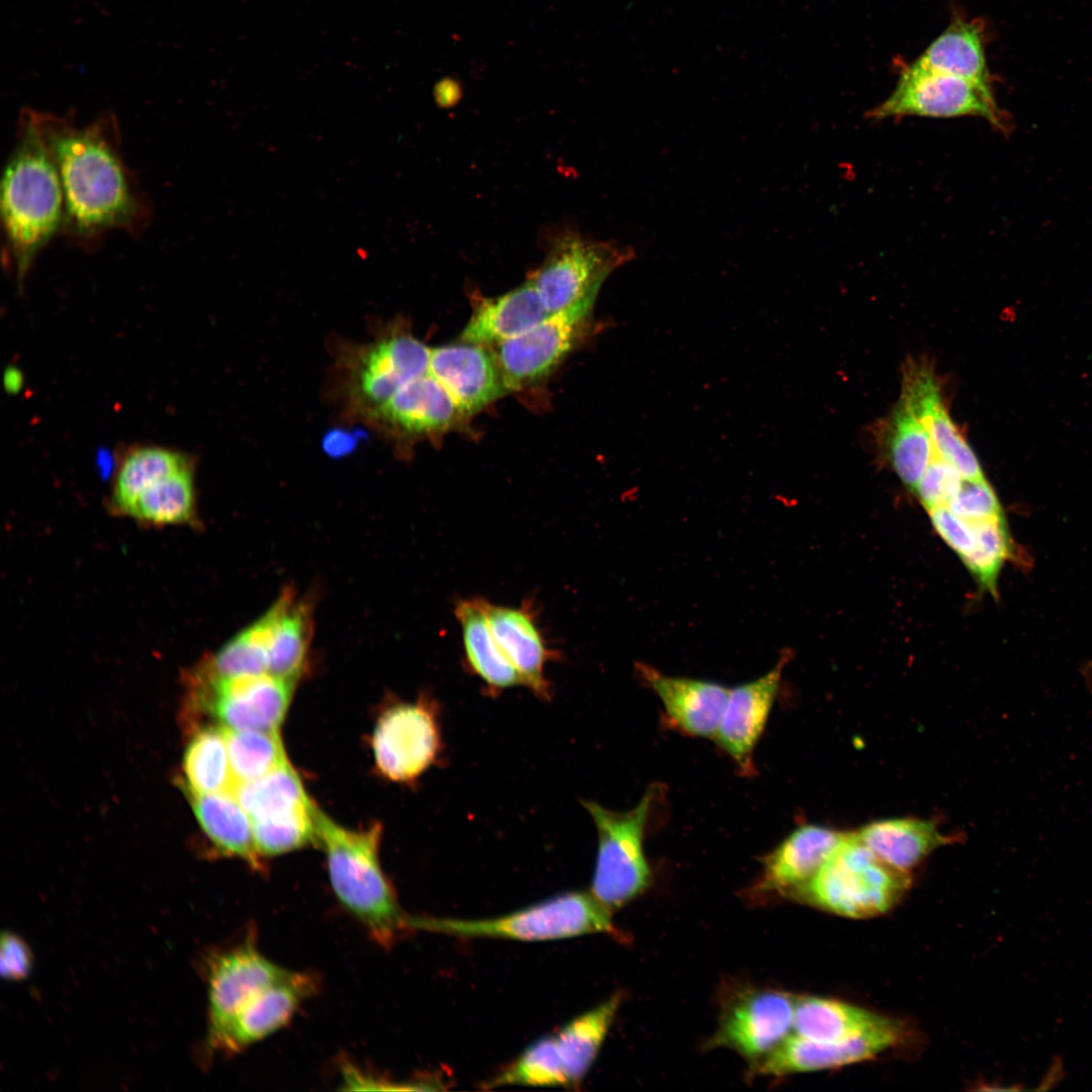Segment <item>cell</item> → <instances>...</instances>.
Masks as SVG:
<instances>
[{"instance_id": "obj_17", "label": "cell", "mask_w": 1092, "mask_h": 1092, "mask_svg": "<svg viewBox=\"0 0 1092 1092\" xmlns=\"http://www.w3.org/2000/svg\"><path fill=\"white\" fill-rule=\"evenodd\" d=\"M787 654L760 677L730 689V694L714 734L724 749L745 774L754 770L753 752L764 730L774 705Z\"/></svg>"}, {"instance_id": "obj_3", "label": "cell", "mask_w": 1092, "mask_h": 1092, "mask_svg": "<svg viewBox=\"0 0 1092 1092\" xmlns=\"http://www.w3.org/2000/svg\"><path fill=\"white\" fill-rule=\"evenodd\" d=\"M315 832L327 855L331 885L341 905L382 946L408 927L379 859L381 827L347 829L314 807Z\"/></svg>"}, {"instance_id": "obj_10", "label": "cell", "mask_w": 1092, "mask_h": 1092, "mask_svg": "<svg viewBox=\"0 0 1092 1092\" xmlns=\"http://www.w3.org/2000/svg\"><path fill=\"white\" fill-rule=\"evenodd\" d=\"M910 115L938 118L980 116L995 126L1002 123L992 92L968 80L921 69L913 64L901 73L890 96L868 112V116L874 120Z\"/></svg>"}, {"instance_id": "obj_23", "label": "cell", "mask_w": 1092, "mask_h": 1092, "mask_svg": "<svg viewBox=\"0 0 1092 1092\" xmlns=\"http://www.w3.org/2000/svg\"><path fill=\"white\" fill-rule=\"evenodd\" d=\"M549 315L531 279L515 289L476 301L463 342L499 344L529 331Z\"/></svg>"}, {"instance_id": "obj_5", "label": "cell", "mask_w": 1092, "mask_h": 1092, "mask_svg": "<svg viewBox=\"0 0 1092 1092\" xmlns=\"http://www.w3.org/2000/svg\"><path fill=\"white\" fill-rule=\"evenodd\" d=\"M612 912L592 893L568 892L502 917L464 920L410 916L408 927L467 937H493L525 941L552 940L589 933L623 938Z\"/></svg>"}, {"instance_id": "obj_36", "label": "cell", "mask_w": 1092, "mask_h": 1092, "mask_svg": "<svg viewBox=\"0 0 1092 1092\" xmlns=\"http://www.w3.org/2000/svg\"><path fill=\"white\" fill-rule=\"evenodd\" d=\"M222 728L235 786L257 780L287 762L277 730Z\"/></svg>"}, {"instance_id": "obj_6", "label": "cell", "mask_w": 1092, "mask_h": 1092, "mask_svg": "<svg viewBox=\"0 0 1092 1092\" xmlns=\"http://www.w3.org/2000/svg\"><path fill=\"white\" fill-rule=\"evenodd\" d=\"M654 796L649 790L634 808L624 812L583 802L599 837L590 893L611 912L631 902L651 883L643 839Z\"/></svg>"}, {"instance_id": "obj_29", "label": "cell", "mask_w": 1092, "mask_h": 1092, "mask_svg": "<svg viewBox=\"0 0 1092 1092\" xmlns=\"http://www.w3.org/2000/svg\"><path fill=\"white\" fill-rule=\"evenodd\" d=\"M455 616L461 628L463 649L469 669L492 690L500 691L522 679L499 649L487 624L482 599L460 600Z\"/></svg>"}, {"instance_id": "obj_39", "label": "cell", "mask_w": 1092, "mask_h": 1092, "mask_svg": "<svg viewBox=\"0 0 1092 1092\" xmlns=\"http://www.w3.org/2000/svg\"><path fill=\"white\" fill-rule=\"evenodd\" d=\"M314 805L310 810L253 820L255 845L261 856L275 855L297 849L313 839Z\"/></svg>"}, {"instance_id": "obj_22", "label": "cell", "mask_w": 1092, "mask_h": 1092, "mask_svg": "<svg viewBox=\"0 0 1092 1092\" xmlns=\"http://www.w3.org/2000/svg\"><path fill=\"white\" fill-rule=\"evenodd\" d=\"M842 835L843 832L820 825L799 826L764 856L761 874L752 892L784 896L807 882L825 862Z\"/></svg>"}, {"instance_id": "obj_44", "label": "cell", "mask_w": 1092, "mask_h": 1092, "mask_svg": "<svg viewBox=\"0 0 1092 1092\" xmlns=\"http://www.w3.org/2000/svg\"><path fill=\"white\" fill-rule=\"evenodd\" d=\"M343 1079L347 1089L352 1090H436L438 1082L419 1080L404 1083H392L379 1077L365 1074L359 1068L346 1064L343 1067Z\"/></svg>"}, {"instance_id": "obj_11", "label": "cell", "mask_w": 1092, "mask_h": 1092, "mask_svg": "<svg viewBox=\"0 0 1092 1092\" xmlns=\"http://www.w3.org/2000/svg\"><path fill=\"white\" fill-rule=\"evenodd\" d=\"M796 998L777 990H749L723 1011L709 1048H728L751 1067L779 1045L793 1028Z\"/></svg>"}, {"instance_id": "obj_37", "label": "cell", "mask_w": 1092, "mask_h": 1092, "mask_svg": "<svg viewBox=\"0 0 1092 1092\" xmlns=\"http://www.w3.org/2000/svg\"><path fill=\"white\" fill-rule=\"evenodd\" d=\"M970 522L975 532V545L963 562L980 586L997 597L998 576L1013 553V541L1004 514Z\"/></svg>"}, {"instance_id": "obj_25", "label": "cell", "mask_w": 1092, "mask_h": 1092, "mask_svg": "<svg viewBox=\"0 0 1092 1092\" xmlns=\"http://www.w3.org/2000/svg\"><path fill=\"white\" fill-rule=\"evenodd\" d=\"M855 833L876 856L906 873L931 851L950 841L931 820L918 818L874 821Z\"/></svg>"}, {"instance_id": "obj_42", "label": "cell", "mask_w": 1092, "mask_h": 1092, "mask_svg": "<svg viewBox=\"0 0 1092 1092\" xmlns=\"http://www.w3.org/2000/svg\"><path fill=\"white\" fill-rule=\"evenodd\" d=\"M930 522L942 540L964 560L975 545V532L970 521L954 515L947 506L927 510Z\"/></svg>"}, {"instance_id": "obj_21", "label": "cell", "mask_w": 1092, "mask_h": 1092, "mask_svg": "<svg viewBox=\"0 0 1092 1092\" xmlns=\"http://www.w3.org/2000/svg\"><path fill=\"white\" fill-rule=\"evenodd\" d=\"M901 400L924 424L935 453L966 480L985 478L974 451L947 414L929 367L911 370L903 379Z\"/></svg>"}, {"instance_id": "obj_13", "label": "cell", "mask_w": 1092, "mask_h": 1092, "mask_svg": "<svg viewBox=\"0 0 1092 1092\" xmlns=\"http://www.w3.org/2000/svg\"><path fill=\"white\" fill-rule=\"evenodd\" d=\"M593 305L580 303L549 314L522 335L497 344L494 357L507 390L548 374L572 348Z\"/></svg>"}, {"instance_id": "obj_7", "label": "cell", "mask_w": 1092, "mask_h": 1092, "mask_svg": "<svg viewBox=\"0 0 1092 1092\" xmlns=\"http://www.w3.org/2000/svg\"><path fill=\"white\" fill-rule=\"evenodd\" d=\"M188 714L211 713L224 728L275 731L288 709L296 680L272 674L212 677L195 668L188 678ZM187 714V715H188Z\"/></svg>"}, {"instance_id": "obj_35", "label": "cell", "mask_w": 1092, "mask_h": 1092, "mask_svg": "<svg viewBox=\"0 0 1092 1092\" xmlns=\"http://www.w3.org/2000/svg\"><path fill=\"white\" fill-rule=\"evenodd\" d=\"M189 466L184 455L168 449L142 447L131 451L123 459L115 478L113 510L125 514L134 499L149 486Z\"/></svg>"}, {"instance_id": "obj_20", "label": "cell", "mask_w": 1092, "mask_h": 1092, "mask_svg": "<svg viewBox=\"0 0 1092 1092\" xmlns=\"http://www.w3.org/2000/svg\"><path fill=\"white\" fill-rule=\"evenodd\" d=\"M487 624L499 649L518 671L522 684L542 700L551 696L545 665L553 653L537 625L532 607L491 604L482 599Z\"/></svg>"}, {"instance_id": "obj_33", "label": "cell", "mask_w": 1092, "mask_h": 1092, "mask_svg": "<svg viewBox=\"0 0 1092 1092\" xmlns=\"http://www.w3.org/2000/svg\"><path fill=\"white\" fill-rule=\"evenodd\" d=\"M183 774L189 795L232 794L235 781L223 728L196 731L185 750Z\"/></svg>"}, {"instance_id": "obj_24", "label": "cell", "mask_w": 1092, "mask_h": 1092, "mask_svg": "<svg viewBox=\"0 0 1092 1092\" xmlns=\"http://www.w3.org/2000/svg\"><path fill=\"white\" fill-rule=\"evenodd\" d=\"M272 618L269 674L298 680L304 671L313 632V607L292 587L268 608Z\"/></svg>"}, {"instance_id": "obj_12", "label": "cell", "mask_w": 1092, "mask_h": 1092, "mask_svg": "<svg viewBox=\"0 0 1092 1092\" xmlns=\"http://www.w3.org/2000/svg\"><path fill=\"white\" fill-rule=\"evenodd\" d=\"M287 972L261 952L252 932L235 946L212 956L207 963L206 1043L245 1003Z\"/></svg>"}, {"instance_id": "obj_26", "label": "cell", "mask_w": 1092, "mask_h": 1092, "mask_svg": "<svg viewBox=\"0 0 1092 1092\" xmlns=\"http://www.w3.org/2000/svg\"><path fill=\"white\" fill-rule=\"evenodd\" d=\"M984 40L980 20L958 17L912 64L968 80L992 92Z\"/></svg>"}, {"instance_id": "obj_18", "label": "cell", "mask_w": 1092, "mask_h": 1092, "mask_svg": "<svg viewBox=\"0 0 1092 1092\" xmlns=\"http://www.w3.org/2000/svg\"><path fill=\"white\" fill-rule=\"evenodd\" d=\"M430 373L461 414L481 410L507 390L494 355L477 344L463 342L432 349Z\"/></svg>"}, {"instance_id": "obj_38", "label": "cell", "mask_w": 1092, "mask_h": 1092, "mask_svg": "<svg viewBox=\"0 0 1092 1092\" xmlns=\"http://www.w3.org/2000/svg\"><path fill=\"white\" fill-rule=\"evenodd\" d=\"M505 1085L569 1086L553 1034L541 1037L529 1045L513 1063L485 1087Z\"/></svg>"}, {"instance_id": "obj_4", "label": "cell", "mask_w": 1092, "mask_h": 1092, "mask_svg": "<svg viewBox=\"0 0 1092 1092\" xmlns=\"http://www.w3.org/2000/svg\"><path fill=\"white\" fill-rule=\"evenodd\" d=\"M910 882L909 873L889 866L855 832H848L811 879L784 896L833 914L864 919L889 911Z\"/></svg>"}, {"instance_id": "obj_34", "label": "cell", "mask_w": 1092, "mask_h": 1092, "mask_svg": "<svg viewBox=\"0 0 1092 1092\" xmlns=\"http://www.w3.org/2000/svg\"><path fill=\"white\" fill-rule=\"evenodd\" d=\"M125 515L152 525L192 522L195 518V489L190 466L149 486L134 499Z\"/></svg>"}, {"instance_id": "obj_15", "label": "cell", "mask_w": 1092, "mask_h": 1092, "mask_svg": "<svg viewBox=\"0 0 1092 1092\" xmlns=\"http://www.w3.org/2000/svg\"><path fill=\"white\" fill-rule=\"evenodd\" d=\"M459 414L453 398L429 369L402 383L360 421L390 436H418L448 428Z\"/></svg>"}, {"instance_id": "obj_32", "label": "cell", "mask_w": 1092, "mask_h": 1092, "mask_svg": "<svg viewBox=\"0 0 1092 1092\" xmlns=\"http://www.w3.org/2000/svg\"><path fill=\"white\" fill-rule=\"evenodd\" d=\"M232 795L252 821L313 807L298 775L288 761L257 780L237 784Z\"/></svg>"}, {"instance_id": "obj_40", "label": "cell", "mask_w": 1092, "mask_h": 1092, "mask_svg": "<svg viewBox=\"0 0 1092 1092\" xmlns=\"http://www.w3.org/2000/svg\"><path fill=\"white\" fill-rule=\"evenodd\" d=\"M964 478L950 463L934 453L914 493L927 510L947 506L959 491Z\"/></svg>"}, {"instance_id": "obj_47", "label": "cell", "mask_w": 1092, "mask_h": 1092, "mask_svg": "<svg viewBox=\"0 0 1092 1092\" xmlns=\"http://www.w3.org/2000/svg\"><path fill=\"white\" fill-rule=\"evenodd\" d=\"M1091 667H1092V664H1091Z\"/></svg>"}, {"instance_id": "obj_31", "label": "cell", "mask_w": 1092, "mask_h": 1092, "mask_svg": "<svg viewBox=\"0 0 1092 1092\" xmlns=\"http://www.w3.org/2000/svg\"><path fill=\"white\" fill-rule=\"evenodd\" d=\"M885 447L893 470L914 491L935 451L924 424L901 400L887 423Z\"/></svg>"}, {"instance_id": "obj_2", "label": "cell", "mask_w": 1092, "mask_h": 1092, "mask_svg": "<svg viewBox=\"0 0 1092 1092\" xmlns=\"http://www.w3.org/2000/svg\"><path fill=\"white\" fill-rule=\"evenodd\" d=\"M0 206L4 260L20 285L38 252L61 233L64 218L60 176L28 107L20 112L2 174Z\"/></svg>"}, {"instance_id": "obj_8", "label": "cell", "mask_w": 1092, "mask_h": 1092, "mask_svg": "<svg viewBox=\"0 0 1092 1092\" xmlns=\"http://www.w3.org/2000/svg\"><path fill=\"white\" fill-rule=\"evenodd\" d=\"M634 257L629 248L568 235L559 239L531 280L549 314L594 303L606 277Z\"/></svg>"}, {"instance_id": "obj_45", "label": "cell", "mask_w": 1092, "mask_h": 1092, "mask_svg": "<svg viewBox=\"0 0 1092 1092\" xmlns=\"http://www.w3.org/2000/svg\"><path fill=\"white\" fill-rule=\"evenodd\" d=\"M435 94L440 104L452 103L460 95L459 84L452 79L446 78L437 84Z\"/></svg>"}, {"instance_id": "obj_14", "label": "cell", "mask_w": 1092, "mask_h": 1092, "mask_svg": "<svg viewBox=\"0 0 1092 1092\" xmlns=\"http://www.w3.org/2000/svg\"><path fill=\"white\" fill-rule=\"evenodd\" d=\"M307 973L289 971L256 994L208 1043L211 1052L240 1053L278 1031L295 1015L316 989Z\"/></svg>"}, {"instance_id": "obj_46", "label": "cell", "mask_w": 1092, "mask_h": 1092, "mask_svg": "<svg viewBox=\"0 0 1092 1092\" xmlns=\"http://www.w3.org/2000/svg\"><path fill=\"white\" fill-rule=\"evenodd\" d=\"M22 385V374L14 367H9L4 373V386L9 392H16Z\"/></svg>"}, {"instance_id": "obj_28", "label": "cell", "mask_w": 1092, "mask_h": 1092, "mask_svg": "<svg viewBox=\"0 0 1092 1092\" xmlns=\"http://www.w3.org/2000/svg\"><path fill=\"white\" fill-rule=\"evenodd\" d=\"M189 797L203 833L219 852L240 857L254 869L263 868L252 820L234 795L209 793Z\"/></svg>"}, {"instance_id": "obj_19", "label": "cell", "mask_w": 1092, "mask_h": 1092, "mask_svg": "<svg viewBox=\"0 0 1092 1092\" xmlns=\"http://www.w3.org/2000/svg\"><path fill=\"white\" fill-rule=\"evenodd\" d=\"M637 668L675 727L693 736H714L730 689L714 681L666 675L644 663Z\"/></svg>"}, {"instance_id": "obj_27", "label": "cell", "mask_w": 1092, "mask_h": 1092, "mask_svg": "<svg viewBox=\"0 0 1092 1092\" xmlns=\"http://www.w3.org/2000/svg\"><path fill=\"white\" fill-rule=\"evenodd\" d=\"M894 1019L855 1005L821 997L796 998L795 1033L818 1041H846L883 1028Z\"/></svg>"}, {"instance_id": "obj_30", "label": "cell", "mask_w": 1092, "mask_h": 1092, "mask_svg": "<svg viewBox=\"0 0 1092 1092\" xmlns=\"http://www.w3.org/2000/svg\"><path fill=\"white\" fill-rule=\"evenodd\" d=\"M622 998L621 993L614 994L553 1034L569 1086L579 1085L587 1074L618 1012Z\"/></svg>"}, {"instance_id": "obj_41", "label": "cell", "mask_w": 1092, "mask_h": 1092, "mask_svg": "<svg viewBox=\"0 0 1092 1092\" xmlns=\"http://www.w3.org/2000/svg\"><path fill=\"white\" fill-rule=\"evenodd\" d=\"M947 508L958 517L977 521L1003 515V509L991 484L986 478L963 480Z\"/></svg>"}, {"instance_id": "obj_9", "label": "cell", "mask_w": 1092, "mask_h": 1092, "mask_svg": "<svg viewBox=\"0 0 1092 1092\" xmlns=\"http://www.w3.org/2000/svg\"><path fill=\"white\" fill-rule=\"evenodd\" d=\"M442 747L438 705L429 696L388 708L372 737L377 769L398 783L417 780L436 762Z\"/></svg>"}, {"instance_id": "obj_16", "label": "cell", "mask_w": 1092, "mask_h": 1092, "mask_svg": "<svg viewBox=\"0 0 1092 1092\" xmlns=\"http://www.w3.org/2000/svg\"><path fill=\"white\" fill-rule=\"evenodd\" d=\"M901 1033L897 1020L866 1035L846 1041H818L788 1035L761 1061L751 1067L753 1075L781 1077L843 1067L872 1059L894 1045Z\"/></svg>"}, {"instance_id": "obj_1", "label": "cell", "mask_w": 1092, "mask_h": 1092, "mask_svg": "<svg viewBox=\"0 0 1092 1092\" xmlns=\"http://www.w3.org/2000/svg\"><path fill=\"white\" fill-rule=\"evenodd\" d=\"M29 113L60 176V234L74 246L93 250L111 231H144L152 207L123 161L115 114L105 111L79 126L72 113L61 116L31 108Z\"/></svg>"}, {"instance_id": "obj_43", "label": "cell", "mask_w": 1092, "mask_h": 1092, "mask_svg": "<svg viewBox=\"0 0 1092 1092\" xmlns=\"http://www.w3.org/2000/svg\"><path fill=\"white\" fill-rule=\"evenodd\" d=\"M32 957L26 943L12 932L1 936L0 971L4 979H24L31 970Z\"/></svg>"}]
</instances>
